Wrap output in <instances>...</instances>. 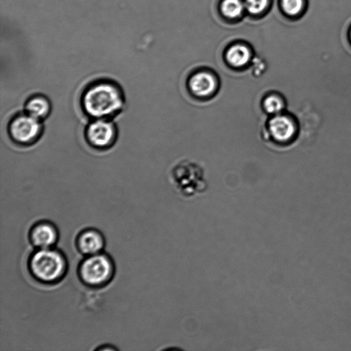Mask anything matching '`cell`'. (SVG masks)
Masks as SVG:
<instances>
[{
    "label": "cell",
    "instance_id": "9",
    "mask_svg": "<svg viewBox=\"0 0 351 351\" xmlns=\"http://www.w3.org/2000/svg\"><path fill=\"white\" fill-rule=\"evenodd\" d=\"M76 245L78 250L87 256L101 252L105 245V240L99 230L88 228L77 236Z\"/></svg>",
    "mask_w": 351,
    "mask_h": 351
},
{
    "label": "cell",
    "instance_id": "3",
    "mask_svg": "<svg viewBox=\"0 0 351 351\" xmlns=\"http://www.w3.org/2000/svg\"><path fill=\"white\" fill-rule=\"evenodd\" d=\"M171 178L176 190L185 197L202 193L206 188L203 169L188 160H182L174 166Z\"/></svg>",
    "mask_w": 351,
    "mask_h": 351
},
{
    "label": "cell",
    "instance_id": "6",
    "mask_svg": "<svg viewBox=\"0 0 351 351\" xmlns=\"http://www.w3.org/2000/svg\"><path fill=\"white\" fill-rule=\"evenodd\" d=\"M84 136L91 147L105 150L111 147L117 138V129L109 119H93L86 127Z\"/></svg>",
    "mask_w": 351,
    "mask_h": 351
},
{
    "label": "cell",
    "instance_id": "8",
    "mask_svg": "<svg viewBox=\"0 0 351 351\" xmlns=\"http://www.w3.org/2000/svg\"><path fill=\"white\" fill-rule=\"evenodd\" d=\"M268 128L272 137L280 143L291 141L298 131L295 121L284 114H278L272 117L269 121Z\"/></svg>",
    "mask_w": 351,
    "mask_h": 351
},
{
    "label": "cell",
    "instance_id": "7",
    "mask_svg": "<svg viewBox=\"0 0 351 351\" xmlns=\"http://www.w3.org/2000/svg\"><path fill=\"white\" fill-rule=\"evenodd\" d=\"M31 243L36 249L53 247L58 239V231L53 223L39 221L31 228L29 234Z\"/></svg>",
    "mask_w": 351,
    "mask_h": 351
},
{
    "label": "cell",
    "instance_id": "4",
    "mask_svg": "<svg viewBox=\"0 0 351 351\" xmlns=\"http://www.w3.org/2000/svg\"><path fill=\"white\" fill-rule=\"evenodd\" d=\"M114 265L110 256L103 252L86 256L78 267L82 282L91 287L106 285L112 278Z\"/></svg>",
    "mask_w": 351,
    "mask_h": 351
},
{
    "label": "cell",
    "instance_id": "16",
    "mask_svg": "<svg viewBox=\"0 0 351 351\" xmlns=\"http://www.w3.org/2000/svg\"><path fill=\"white\" fill-rule=\"evenodd\" d=\"M269 0H245V7L248 12L257 14L263 12L268 5Z\"/></svg>",
    "mask_w": 351,
    "mask_h": 351
},
{
    "label": "cell",
    "instance_id": "5",
    "mask_svg": "<svg viewBox=\"0 0 351 351\" xmlns=\"http://www.w3.org/2000/svg\"><path fill=\"white\" fill-rule=\"evenodd\" d=\"M7 130L12 142L19 145L28 146L39 139L43 126L41 121L24 112L12 117Z\"/></svg>",
    "mask_w": 351,
    "mask_h": 351
},
{
    "label": "cell",
    "instance_id": "10",
    "mask_svg": "<svg viewBox=\"0 0 351 351\" xmlns=\"http://www.w3.org/2000/svg\"><path fill=\"white\" fill-rule=\"evenodd\" d=\"M189 86L195 96L208 97L217 90V81L213 74L206 71H201L190 78Z\"/></svg>",
    "mask_w": 351,
    "mask_h": 351
},
{
    "label": "cell",
    "instance_id": "11",
    "mask_svg": "<svg viewBox=\"0 0 351 351\" xmlns=\"http://www.w3.org/2000/svg\"><path fill=\"white\" fill-rule=\"evenodd\" d=\"M24 106V112L41 121L49 115L51 110L49 99L43 95L31 96L27 99Z\"/></svg>",
    "mask_w": 351,
    "mask_h": 351
},
{
    "label": "cell",
    "instance_id": "12",
    "mask_svg": "<svg viewBox=\"0 0 351 351\" xmlns=\"http://www.w3.org/2000/svg\"><path fill=\"white\" fill-rule=\"evenodd\" d=\"M250 58L249 49L243 45L231 47L226 53V59L233 66L241 67L248 63Z\"/></svg>",
    "mask_w": 351,
    "mask_h": 351
},
{
    "label": "cell",
    "instance_id": "14",
    "mask_svg": "<svg viewBox=\"0 0 351 351\" xmlns=\"http://www.w3.org/2000/svg\"><path fill=\"white\" fill-rule=\"evenodd\" d=\"M243 8L244 4L241 0H224L221 6L222 13L232 19L240 16Z\"/></svg>",
    "mask_w": 351,
    "mask_h": 351
},
{
    "label": "cell",
    "instance_id": "2",
    "mask_svg": "<svg viewBox=\"0 0 351 351\" xmlns=\"http://www.w3.org/2000/svg\"><path fill=\"white\" fill-rule=\"evenodd\" d=\"M28 268L38 282L54 284L66 274L67 262L64 255L53 247L37 249L29 258Z\"/></svg>",
    "mask_w": 351,
    "mask_h": 351
},
{
    "label": "cell",
    "instance_id": "13",
    "mask_svg": "<svg viewBox=\"0 0 351 351\" xmlns=\"http://www.w3.org/2000/svg\"><path fill=\"white\" fill-rule=\"evenodd\" d=\"M263 108L269 114H278L282 111L285 104L283 99L277 94H271L263 100Z\"/></svg>",
    "mask_w": 351,
    "mask_h": 351
},
{
    "label": "cell",
    "instance_id": "1",
    "mask_svg": "<svg viewBox=\"0 0 351 351\" xmlns=\"http://www.w3.org/2000/svg\"><path fill=\"white\" fill-rule=\"evenodd\" d=\"M80 104L84 113L92 119H110L123 108L125 97L116 82L101 79L86 87L82 93Z\"/></svg>",
    "mask_w": 351,
    "mask_h": 351
},
{
    "label": "cell",
    "instance_id": "15",
    "mask_svg": "<svg viewBox=\"0 0 351 351\" xmlns=\"http://www.w3.org/2000/svg\"><path fill=\"white\" fill-rule=\"evenodd\" d=\"M302 5V0H282V8L289 15L298 14L301 11Z\"/></svg>",
    "mask_w": 351,
    "mask_h": 351
}]
</instances>
